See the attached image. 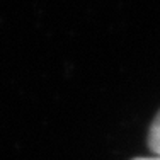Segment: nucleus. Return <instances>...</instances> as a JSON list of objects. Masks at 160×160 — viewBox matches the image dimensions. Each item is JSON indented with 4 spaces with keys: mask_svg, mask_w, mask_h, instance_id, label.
<instances>
[{
    "mask_svg": "<svg viewBox=\"0 0 160 160\" xmlns=\"http://www.w3.org/2000/svg\"><path fill=\"white\" fill-rule=\"evenodd\" d=\"M135 160H160V157H140V158H135Z\"/></svg>",
    "mask_w": 160,
    "mask_h": 160,
    "instance_id": "f03ea898",
    "label": "nucleus"
},
{
    "mask_svg": "<svg viewBox=\"0 0 160 160\" xmlns=\"http://www.w3.org/2000/svg\"><path fill=\"white\" fill-rule=\"evenodd\" d=\"M148 147L155 155L160 157V111L157 112L153 123L150 124V131H148Z\"/></svg>",
    "mask_w": 160,
    "mask_h": 160,
    "instance_id": "f257e3e1",
    "label": "nucleus"
}]
</instances>
